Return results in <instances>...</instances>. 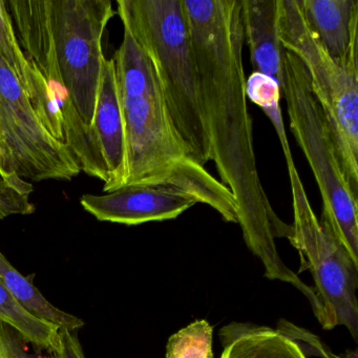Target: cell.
I'll return each mask as SVG.
<instances>
[{"mask_svg": "<svg viewBox=\"0 0 358 358\" xmlns=\"http://www.w3.org/2000/svg\"><path fill=\"white\" fill-rule=\"evenodd\" d=\"M0 320L15 329L27 343L51 351L59 327L33 315L16 299L0 276Z\"/></svg>", "mask_w": 358, "mask_h": 358, "instance_id": "15", "label": "cell"}, {"mask_svg": "<svg viewBox=\"0 0 358 358\" xmlns=\"http://www.w3.org/2000/svg\"><path fill=\"white\" fill-rule=\"evenodd\" d=\"M241 3L253 72L272 77L280 85L286 50L278 38V0H241Z\"/></svg>", "mask_w": 358, "mask_h": 358, "instance_id": "12", "label": "cell"}, {"mask_svg": "<svg viewBox=\"0 0 358 358\" xmlns=\"http://www.w3.org/2000/svg\"><path fill=\"white\" fill-rule=\"evenodd\" d=\"M183 5L192 33L210 160L220 182L234 196L245 243L261 259L266 278L292 285L310 303H315V291L285 265L276 249V238L290 240L293 227L276 215L257 171L245 91L241 0H183Z\"/></svg>", "mask_w": 358, "mask_h": 358, "instance_id": "1", "label": "cell"}, {"mask_svg": "<svg viewBox=\"0 0 358 358\" xmlns=\"http://www.w3.org/2000/svg\"><path fill=\"white\" fill-rule=\"evenodd\" d=\"M80 203L98 221L124 225L176 219L196 204L186 194L158 186H129L100 196L85 194Z\"/></svg>", "mask_w": 358, "mask_h": 358, "instance_id": "10", "label": "cell"}, {"mask_svg": "<svg viewBox=\"0 0 358 358\" xmlns=\"http://www.w3.org/2000/svg\"><path fill=\"white\" fill-rule=\"evenodd\" d=\"M12 270H13V266L0 251V276L7 278L11 273Z\"/></svg>", "mask_w": 358, "mask_h": 358, "instance_id": "21", "label": "cell"}, {"mask_svg": "<svg viewBox=\"0 0 358 358\" xmlns=\"http://www.w3.org/2000/svg\"><path fill=\"white\" fill-rule=\"evenodd\" d=\"M117 13L156 73L173 127L190 156L210 161L183 0H118Z\"/></svg>", "mask_w": 358, "mask_h": 358, "instance_id": "3", "label": "cell"}, {"mask_svg": "<svg viewBox=\"0 0 358 358\" xmlns=\"http://www.w3.org/2000/svg\"><path fill=\"white\" fill-rule=\"evenodd\" d=\"M53 358H85L80 341L75 332L59 328L51 351Z\"/></svg>", "mask_w": 358, "mask_h": 358, "instance_id": "20", "label": "cell"}, {"mask_svg": "<svg viewBox=\"0 0 358 358\" xmlns=\"http://www.w3.org/2000/svg\"><path fill=\"white\" fill-rule=\"evenodd\" d=\"M80 171L71 150L45 129L17 76L0 56V177L72 180Z\"/></svg>", "mask_w": 358, "mask_h": 358, "instance_id": "6", "label": "cell"}, {"mask_svg": "<svg viewBox=\"0 0 358 358\" xmlns=\"http://www.w3.org/2000/svg\"><path fill=\"white\" fill-rule=\"evenodd\" d=\"M92 127L108 169V181L103 186L108 194L120 188L125 158L124 127L114 58L106 59L102 69Z\"/></svg>", "mask_w": 358, "mask_h": 358, "instance_id": "11", "label": "cell"}, {"mask_svg": "<svg viewBox=\"0 0 358 358\" xmlns=\"http://www.w3.org/2000/svg\"><path fill=\"white\" fill-rule=\"evenodd\" d=\"M310 30L333 57L343 59L358 43L357 0H299Z\"/></svg>", "mask_w": 358, "mask_h": 358, "instance_id": "13", "label": "cell"}, {"mask_svg": "<svg viewBox=\"0 0 358 358\" xmlns=\"http://www.w3.org/2000/svg\"><path fill=\"white\" fill-rule=\"evenodd\" d=\"M245 91H246L247 99L250 100L265 113L266 116L269 118L275 129L276 135L280 140L285 159H286L287 169L288 171L296 169L293 161L288 138H287L284 119H282V106H280V100L282 97L280 83L267 75L252 72L249 77H246Z\"/></svg>", "mask_w": 358, "mask_h": 358, "instance_id": "16", "label": "cell"}, {"mask_svg": "<svg viewBox=\"0 0 358 358\" xmlns=\"http://www.w3.org/2000/svg\"><path fill=\"white\" fill-rule=\"evenodd\" d=\"M114 55L124 127V171L120 188L158 186L186 194L238 223L234 196L199 164L182 143L148 56L124 28ZM119 188V189H120Z\"/></svg>", "mask_w": 358, "mask_h": 358, "instance_id": "2", "label": "cell"}, {"mask_svg": "<svg viewBox=\"0 0 358 358\" xmlns=\"http://www.w3.org/2000/svg\"><path fill=\"white\" fill-rule=\"evenodd\" d=\"M276 330L289 341L296 345L299 351L307 356H318L322 358H358L357 351L348 352L345 356L335 355L316 335L305 329L299 328L285 320H280Z\"/></svg>", "mask_w": 358, "mask_h": 358, "instance_id": "19", "label": "cell"}, {"mask_svg": "<svg viewBox=\"0 0 358 358\" xmlns=\"http://www.w3.org/2000/svg\"><path fill=\"white\" fill-rule=\"evenodd\" d=\"M50 30L64 85L87 127H93L106 58L102 38L115 11L110 0H47Z\"/></svg>", "mask_w": 358, "mask_h": 358, "instance_id": "7", "label": "cell"}, {"mask_svg": "<svg viewBox=\"0 0 358 358\" xmlns=\"http://www.w3.org/2000/svg\"><path fill=\"white\" fill-rule=\"evenodd\" d=\"M34 192L31 182L13 175L0 177V220L14 215H31L35 206L30 202V196Z\"/></svg>", "mask_w": 358, "mask_h": 358, "instance_id": "18", "label": "cell"}, {"mask_svg": "<svg viewBox=\"0 0 358 358\" xmlns=\"http://www.w3.org/2000/svg\"><path fill=\"white\" fill-rule=\"evenodd\" d=\"M166 358H213V327L206 320H196L171 335Z\"/></svg>", "mask_w": 358, "mask_h": 358, "instance_id": "17", "label": "cell"}, {"mask_svg": "<svg viewBox=\"0 0 358 358\" xmlns=\"http://www.w3.org/2000/svg\"><path fill=\"white\" fill-rule=\"evenodd\" d=\"M6 6L20 47L45 77L59 106L64 121V144L78 161L81 171L106 184L108 169L97 136L93 127H87L81 118L60 74L50 30L47 0H8Z\"/></svg>", "mask_w": 358, "mask_h": 358, "instance_id": "9", "label": "cell"}, {"mask_svg": "<svg viewBox=\"0 0 358 358\" xmlns=\"http://www.w3.org/2000/svg\"><path fill=\"white\" fill-rule=\"evenodd\" d=\"M221 358H307L295 343L278 330L232 322L220 332Z\"/></svg>", "mask_w": 358, "mask_h": 358, "instance_id": "14", "label": "cell"}, {"mask_svg": "<svg viewBox=\"0 0 358 358\" xmlns=\"http://www.w3.org/2000/svg\"><path fill=\"white\" fill-rule=\"evenodd\" d=\"M278 38L307 70L314 97L326 115L350 188L358 196V43L336 59L313 34L299 0H278Z\"/></svg>", "mask_w": 358, "mask_h": 358, "instance_id": "5", "label": "cell"}, {"mask_svg": "<svg viewBox=\"0 0 358 358\" xmlns=\"http://www.w3.org/2000/svg\"><path fill=\"white\" fill-rule=\"evenodd\" d=\"M293 199V236L301 270L308 269L315 282L316 295L332 329L343 324L353 338L358 334V265L337 242L331 230L316 217L297 169L288 171Z\"/></svg>", "mask_w": 358, "mask_h": 358, "instance_id": "8", "label": "cell"}, {"mask_svg": "<svg viewBox=\"0 0 358 358\" xmlns=\"http://www.w3.org/2000/svg\"><path fill=\"white\" fill-rule=\"evenodd\" d=\"M280 90L291 131L320 188L322 200L320 221L358 265V196L345 179L332 131L312 93L307 70L288 51L282 60Z\"/></svg>", "mask_w": 358, "mask_h": 358, "instance_id": "4", "label": "cell"}]
</instances>
